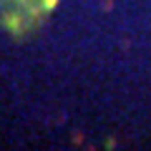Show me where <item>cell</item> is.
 Segmentation results:
<instances>
[{
  "instance_id": "6da1fadb",
  "label": "cell",
  "mask_w": 151,
  "mask_h": 151,
  "mask_svg": "<svg viewBox=\"0 0 151 151\" xmlns=\"http://www.w3.org/2000/svg\"><path fill=\"white\" fill-rule=\"evenodd\" d=\"M58 0H0V25L13 35L35 28Z\"/></svg>"
}]
</instances>
